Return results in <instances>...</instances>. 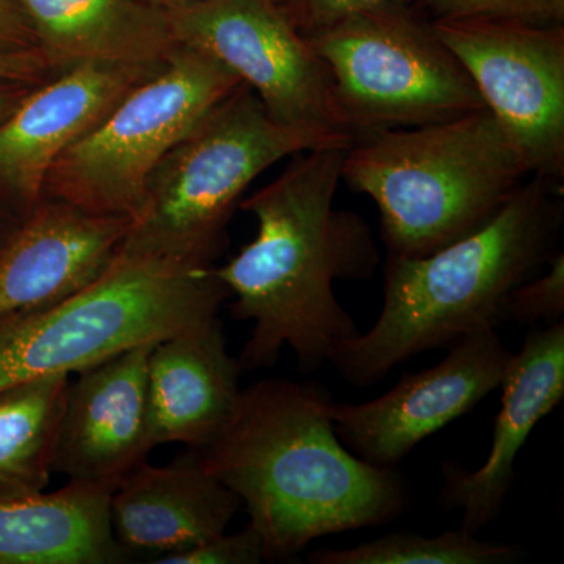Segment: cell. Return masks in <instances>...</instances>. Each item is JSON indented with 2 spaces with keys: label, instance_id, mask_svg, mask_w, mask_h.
<instances>
[{
  "label": "cell",
  "instance_id": "cell-1",
  "mask_svg": "<svg viewBox=\"0 0 564 564\" xmlns=\"http://www.w3.org/2000/svg\"><path fill=\"white\" fill-rule=\"evenodd\" d=\"M347 148L300 152L239 204L258 221V234L214 270L234 296V317L252 323L237 359L242 370L272 367L289 347L300 372H314L359 333L334 282L369 280L380 252L367 223L334 206Z\"/></svg>",
  "mask_w": 564,
  "mask_h": 564
},
{
  "label": "cell",
  "instance_id": "cell-27",
  "mask_svg": "<svg viewBox=\"0 0 564 564\" xmlns=\"http://www.w3.org/2000/svg\"><path fill=\"white\" fill-rule=\"evenodd\" d=\"M41 51L17 0H0V52Z\"/></svg>",
  "mask_w": 564,
  "mask_h": 564
},
{
  "label": "cell",
  "instance_id": "cell-21",
  "mask_svg": "<svg viewBox=\"0 0 564 564\" xmlns=\"http://www.w3.org/2000/svg\"><path fill=\"white\" fill-rule=\"evenodd\" d=\"M519 558L518 549L478 540L466 530H448L437 536L391 533L350 549H322L311 564H507Z\"/></svg>",
  "mask_w": 564,
  "mask_h": 564
},
{
  "label": "cell",
  "instance_id": "cell-14",
  "mask_svg": "<svg viewBox=\"0 0 564 564\" xmlns=\"http://www.w3.org/2000/svg\"><path fill=\"white\" fill-rule=\"evenodd\" d=\"M502 404L494 423L491 451L484 466L466 470L444 464L440 496L463 511L459 529L477 534L499 518L514 478V463L534 426L564 397V322L534 329L511 355L502 378Z\"/></svg>",
  "mask_w": 564,
  "mask_h": 564
},
{
  "label": "cell",
  "instance_id": "cell-13",
  "mask_svg": "<svg viewBox=\"0 0 564 564\" xmlns=\"http://www.w3.org/2000/svg\"><path fill=\"white\" fill-rule=\"evenodd\" d=\"M154 344L95 364L70 380L54 474L84 484L118 485L152 448L148 359Z\"/></svg>",
  "mask_w": 564,
  "mask_h": 564
},
{
  "label": "cell",
  "instance_id": "cell-4",
  "mask_svg": "<svg viewBox=\"0 0 564 564\" xmlns=\"http://www.w3.org/2000/svg\"><path fill=\"white\" fill-rule=\"evenodd\" d=\"M527 176L524 159L488 109L355 133L343 163V180L377 204L386 248L400 258L478 231Z\"/></svg>",
  "mask_w": 564,
  "mask_h": 564
},
{
  "label": "cell",
  "instance_id": "cell-28",
  "mask_svg": "<svg viewBox=\"0 0 564 564\" xmlns=\"http://www.w3.org/2000/svg\"><path fill=\"white\" fill-rule=\"evenodd\" d=\"M40 84H25V82L0 80V122L7 120L14 109L29 95L33 87Z\"/></svg>",
  "mask_w": 564,
  "mask_h": 564
},
{
  "label": "cell",
  "instance_id": "cell-20",
  "mask_svg": "<svg viewBox=\"0 0 564 564\" xmlns=\"http://www.w3.org/2000/svg\"><path fill=\"white\" fill-rule=\"evenodd\" d=\"M69 381L47 375L0 389V500L46 491Z\"/></svg>",
  "mask_w": 564,
  "mask_h": 564
},
{
  "label": "cell",
  "instance_id": "cell-17",
  "mask_svg": "<svg viewBox=\"0 0 564 564\" xmlns=\"http://www.w3.org/2000/svg\"><path fill=\"white\" fill-rule=\"evenodd\" d=\"M239 361L226 348L218 317L154 344L148 397L155 447L180 443L202 451L221 432L239 400Z\"/></svg>",
  "mask_w": 564,
  "mask_h": 564
},
{
  "label": "cell",
  "instance_id": "cell-30",
  "mask_svg": "<svg viewBox=\"0 0 564 564\" xmlns=\"http://www.w3.org/2000/svg\"><path fill=\"white\" fill-rule=\"evenodd\" d=\"M162 2L169 3V6H173V3L184 2V0H162Z\"/></svg>",
  "mask_w": 564,
  "mask_h": 564
},
{
  "label": "cell",
  "instance_id": "cell-22",
  "mask_svg": "<svg viewBox=\"0 0 564 564\" xmlns=\"http://www.w3.org/2000/svg\"><path fill=\"white\" fill-rule=\"evenodd\" d=\"M436 20H497L563 25L564 0H413Z\"/></svg>",
  "mask_w": 564,
  "mask_h": 564
},
{
  "label": "cell",
  "instance_id": "cell-24",
  "mask_svg": "<svg viewBox=\"0 0 564 564\" xmlns=\"http://www.w3.org/2000/svg\"><path fill=\"white\" fill-rule=\"evenodd\" d=\"M265 562L261 534L248 522L237 533L223 532L204 543L159 560L158 564H259Z\"/></svg>",
  "mask_w": 564,
  "mask_h": 564
},
{
  "label": "cell",
  "instance_id": "cell-12",
  "mask_svg": "<svg viewBox=\"0 0 564 564\" xmlns=\"http://www.w3.org/2000/svg\"><path fill=\"white\" fill-rule=\"evenodd\" d=\"M169 61V58H166ZM161 63L84 62L33 87L0 122V198L24 220L43 199L47 173Z\"/></svg>",
  "mask_w": 564,
  "mask_h": 564
},
{
  "label": "cell",
  "instance_id": "cell-10",
  "mask_svg": "<svg viewBox=\"0 0 564 564\" xmlns=\"http://www.w3.org/2000/svg\"><path fill=\"white\" fill-rule=\"evenodd\" d=\"M530 176L564 174V28L497 20L432 21Z\"/></svg>",
  "mask_w": 564,
  "mask_h": 564
},
{
  "label": "cell",
  "instance_id": "cell-6",
  "mask_svg": "<svg viewBox=\"0 0 564 564\" xmlns=\"http://www.w3.org/2000/svg\"><path fill=\"white\" fill-rule=\"evenodd\" d=\"M215 267L115 256L101 276L40 310L0 317V389L79 373L217 317L229 292Z\"/></svg>",
  "mask_w": 564,
  "mask_h": 564
},
{
  "label": "cell",
  "instance_id": "cell-15",
  "mask_svg": "<svg viewBox=\"0 0 564 564\" xmlns=\"http://www.w3.org/2000/svg\"><path fill=\"white\" fill-rule=\"evenodd\" d=\"M131 218L41 199L0 250V317L68 299L101 276Z\"/></svg>",
  "mask_w": 564,
  "mask_h": 564
},
{
  "label": "cell",
  "instance_id": "cell-3",
  "mask_svg": "<svg viewBox=\"0 0 564 564\" xmlns=\"http://www.w3.org/2000/svg\"><path fill=\"white\" fill-rule=\"evenodd\" d=\"M555 185L532 176L478 231L421 258L389 256L377 322L328 362L351 386L370 388L421 352L497 329L511 292L554 254L562 221Z\"/></svg>",
  "mask_w": 564,
  "mask_h": 564
},
{
  "label": "cell",
  "instance_id": "cell-5",
  "mask_svg": "<svg viewBox=\"0 0 564 564\" xmlns=\"http://www.w3.org/2000/svg\"><path fill=\"white\" fill-rule=\"evenodd\" d=\"M288 128L239 85L159 162L120 248L121 254L173 265L210 267L251 182L270 166L315 148L350 144Z\"/></svg>",
  "mask_w": 564,
  "mask_h": 564
},
{
  "label": "cell",
  "instance_id": "cell-26",
  "mask_svg": "<svg viewBox=\"0 0 564 564\" xmlns=\"http://www.w3.org/2000/svg\"><path fill=\"white\" fill-rule=\"evenodd\" d=\"M62 70L41 51L0 52V80L43 84Z\"/></svg>",
  "mask_w": 564,
  "mask_h": 564
},
{
  "label": "cell",
  "instance_id": "cell-18",
  "mask_svg": "<svg viewBox=\"0 0 564 564\" xmlns=\"http://www.w3.org/2000/svg\"><path fill=\"white\" fill-rule=\"evenodd\" d=\"M63 70L84 62L161 63L181 46L162 0H17Z\"/></svg>",
  "mask_w": 564,
  "mask_h": 564
},
{
  "label": "cell",
  "instance_id": "cell-16",
  "mask_svg": "<svg viewBox=\"0 0 564 564\" xmlns=\"http://www.w3.org/2000/svg\"><path fill=\"white\" fill-rule=\"evenodd\" d=\"M240 508L192 451L169 466L144 462L126 475L111 492L109 518L129 562L158 564L226 532Z\"/></svg>",
  "mask_w": 564,
  "mask_h": 564
},
{
  "label": "cell",
  "instance_id": "cell-2",
  "mask_svg": "<svg viewBox=\"0 0 564 564\" xmlns=\"http://www.w3.org/2000/svg\"><path fill=\"white\" fill-rule=\"evenodd\" d=\"M332 403L322 386L267 378L240 391L221 432L195 451L239 497L265 562L295 558L318 538L388 524L410 503L395 470L345 447Z\"/></svg>",
  "mask_w": 564,
  "mask_h": 564
},
{
  "label": "cell",
  "instance_id": "cell-25",
  "mask_svg": "<svg viewBox=\"0 0 564 564\" xmlns=\"http://www.w3.org/2000/svg\"><path fill=\"white\" fill-rule=\"evenodd\" d=\"M278 2L292 24L304 36H310L362 11L378 9L395 0H278Z\"/></svg>",
  "mask_w": 564,
  "mask_h": 564
},
{
  "label": "cell",
  "instance_id": "cell-23",
  "mask_svg": "<svg viewBox=\"0 0 564 564\" xmlns=\"http://www.w3.org/2000/svg\"><path fill=\"white\" fill-rule=\"evenodd\" d=\"M564 314V254L554 252L549 258V272L530 278L511 292L505 304V322L518 325H554Z\"/></svg>",
  "mask_w": 564,
  "mask_h": 564
},
{
  "label": "cell",
  "instance_id": "cell-9",
  "mask_svg": "<svg viewBox=\"0 0 564 564\" xmlns=\"http://www.w3.org/2000/svg\"><path fill=\"white\" fill-rule=\"evenodd\" d=\"M170 7L180 44L231 69L274 121L351 141L325 63L278 0H184Z\"/></svg>",
  "mask_w": 564,
  "mask_h": 564
},
{
  "label": "cell",
  "instance_id": "cell-11",
  "mask_svg": "<svg viewBox=\"0 0 564 564\" xmlns=\"http://www.w3.org/2000/svg\"><path fill=\"white\" fill-rule=\"evenodd\" d=\"M511 355L496 328L475 332L448 347L443 361L403 373L372 402H333L329 414L337 436L364 462L393 469L425 437L500 388Z\"/></svg>",
  "mask_w": 564,
  "mask_h": 564
},
{
  "label": "cell",
  "instance_id": "cell-8",
  "mask_svg": "<svg viewBox=\"0 0 564 564\" xmlns=\"http://www.w3.org/2000/svg\"><path fill=\"white\" fill-rule=\"evenodd\" d=\"M325 63L351 135L414 128L486 109L454 52L404 0L306 36Z\"/></svg>",
  "mask_w": 564,
  "mask_h": 564
},
{
  "label": "cell",
  "instance_id": "cell-29",
  "mask_svg": "<svg viewBox=\"0 0 564 564\" xmlns=\"http://www.w3.org/2000/svg\"><path fill=\"white\" fill-rule=\"evenodd\" d=\"M22 218L18 217V215L3 203V199L0 198V250H2L3 245L9 242L13 232L20 228Z\"/></svg>",
  "mask_w": 564,
  "mask_h": 564
},
{
  "label": "cell",
  "instance_id": "cell-19",
  "mask_svg": "<svg viewBox=\"0 0 564 564\" xmlns=\"http://www.w3.org/2000/svg\"><path fill=\"white\" fill-rule=\"evenodd\" d=\"M115 486L73 481L29 499L0 500V564H121L111 533Z\"/></svg>",
  "mask_w": 564,
  "mask_h": 564
},
{
  "label": "cell",
  "instance_id": "cell-7",
  "mask_svg": "<svg viewBox=\"0 0 564 564\" xmlns=\"http://www.w3.org/2000/svg\"><path fill=\"white\" fill-rule=\"evenodd\" d=\"M239 85L220 62L181 44L159 73L63 152L47 173L43 199L132 220L166 152Z\"/></svg>",
  "mask_w": 564,
  "mask_h": 564
}]
</instances>
